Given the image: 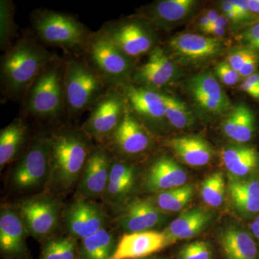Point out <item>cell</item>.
<instances>
[{
	"instance_id": "obj_3",
	"label": "cell",
	"mask_w": 259,
	"mask_h": 259,
	"mask_svg": "<svg viewBox=\"0 0 259 259\" xmlns=\"http://www.w3.org/2000/svg\"><path fill=\"white\" fill-rule=\"evenodd\" d=\"M65 63L56 56L42 70L21 100L23 117L55 121L66 112Z\"/></svg>"
},
{
	"instance_id": "obj_21",
	"label": "cell",
	"mask_w": 259,
	"mask_h": 259,
	"mask_svg": "<svg viewBox=\"0 0 259 259\" xmlns=\"http://www.w3.org/2000/svg\"><path fill=\"white\" fill-rule=\"evenodd\" d=\"M188 176L175 160L163 156L158 158L146 174L145 187L151 192H164L186 185Z\"/></svg>"
},
{
	"instance_id": "obj_19",
	"label": "cell",
	"mask_w": 259,
	"mask_h": 259,
	"mask_svg": "<svg viewBox=\"0 0 259 259\" xmlns=\"http://www.w3.org/2000/svg\"><path fill=\"white\" fill-rule=\"evenodd\" d=\"M198 5L196 0H161L146 5L138 15L146 19L156 29L165 30L188 20Z\"/></svg>"
},
{
	"instance_id": "obj_45",
	"label": "cell",
	"mask_w": 259,
	"mask_h": 259,
	"mask_svg": "<svg viewBox=\"0 0 259 259\" xmlns=\"http://www.w3.org/2000/svg\"><path fill=\"white\" fill-rule=\"evenodd\" d=\"M250 11L259 18V0H246Z\"/></svg>"
},
{
	"instance_id": "obj_10",
	"label": "cell",
	"mask_w": 259,
	"mask_h": 259,
	"mask_svg": "<svg viewBox=\"0 0 259 259\" xmlns=\"http://www.w3.org/2000/svg\"><path fill=\"white\" fill-rule=\"evenodd\" d=\"M168 55L177 64L196 67L217 59L228 49V42L201 34L184 32L174 35L168 42Z\"/></svg>"
},
{
	"instance_id": "obj_29",
	"label": "cell",
	"mask_w": 259,
	"mask_h": 259,
	"mask_svg": "<svg viewBox=\"0 0 259 259\" xmlns=\"http://www.w3.org/2000/svg\"><path fill=\"white\" fill-rule=\"evenodd\" d=\"M28 129L22 117L15 119L0 133V166L1 169L14 161L27 141Z\"/></svg>"
},
{
	"instance_id": "obj_7",
	"label": "cell",
	"mask_w": 259,
	"mask_h": 259,
	"mask_svg": "<svg viewBox=\"0 0 259 259\" xmlns=\"http://www.w3.org/2000/svg\"><path fill=\"white\" fill-rule=\"evenodd\" d=\"M156 28L148 20L136 16L104 24L100 32L133 61L149 54L157 47Z\"/></svg>"
},
{
	"instance_id": "obj_11",
	"label": "cell",
	"mask_w": 259,
	"mask_h": 259,
	"mask_svg": "<svg viewBox=\"0 0 259 259\" xmlns=\"http://www.w3.org/2000/svg\"><path fill=\"white\" fill-rule=\"evenodd\" d=\"M128 106L119 89H110L90 109L88 120L81 128L90 139L107 141L120 124Z\"/></svg>"
},
{
	"instance_id": "obj_36",
	"label": "cell",
	"mask_w": 259,
	"mask_h": 259,
	"mask_svg": "<svg viewBox=\"0 0 259 259\" xmlns=\"http://www.w3.org/2000/svg\"><path fill=\"white\" fill-rule=\"evenodd\" d=\"M210 245L205 241H195L185 245L179 253V259H212Z\"/></svg>"
},
{
	"instance_id": "obj_12",
	"label": "cell",
	"mask_w": 259,
	"mask_h": 259,
	"mask_svg": "<svg viewBox=\"0 0 259 259\" xmlns=\"http://www.w3.org/2000/svg\"><path fill=\"white\" fill-rule=\"evenodd\" d=\"M180 74L178 66L163 48L157 46L149 54L148 60L136 67L131 83L162 93L176 81Z\"/></svg>"
},
{
	"instance_id": "obj_5",
	"label": "cell",
	"mask_w": 259,
	"mask_h": 259,
	"mask_svg": "<svg viewBox=\"0 0 259 259\" xmlns=\"http://www.w3.org/2000/svg\"><path fill=\"white\" fill-rule=\"evenodd\" d=\"M64 60L66 112L75 118L90 110L110 89L79 56L66 54Z\"/></svg>"
},
{
	"instance_id": "obj_44",
	"label": "cell",
	"mask_w": 259,
	"mask_h": 259,
	"mask_svg": "<svg viewBox=\"0 0 259 259\" xmlns=\"http://www.w3.org/2000/svg\"><path fill=\"white\" fill-rule=\"evenodd\" d=\"M210 22H209L208 18L206 16L205 14L202 15V16L198 20V23H197V27H198L199 30L203 33L210 26Z\"/></svg>"
},
{
	"instance_id": "obj_27",
	"label": "cell",
	"mask_w": 259,
	"mask_h": 259,
	"mask_svg": "<svg viewBox=\"0 0 259 259\" xmlns=\"http://www.w3.org/2000/svg\"><path fill=\"white\" fill-rule=\"evenodd\" d=\"M228 192L233 206L244 216L259 212V180L231 177L228 182Z\"/></svg>"
},
{
	"instance_id": "obj_17",
	"label": "cell",
	"mask_w": 259,
	"mask_h": 259,
	"mask_svg": "<svg viewBox=\"0 0 259 259\" xmlns=\"http://www.w3.org/2000/svg\"><path fill=\"white\" fill-rule=\"evenodd\" d=\"M112 160L111 153L107 148H93L78 187L81 199L97 198L103 195L108 183Z\"/></svg>"
},
{
	"instance_id": "obj_34",
	"label": "cell",
	"mask_w": 259,
	"mask_h": 259,
	"mask_svg": "<svg viewBox=\"0 0 259 259\" xmlns=\"http://www.w3.org/2000/svg\"><path fill=\"white\" fill-rule=\"evenodd\" d=\"M15 11V5L13 1H0V49L5 52L14 44V39L18 35Z\"/></svg>"
},
{
	"instance_id": "obj_13",
	"label": "cell",
	"mask_w": 259,
	"mask_h": 259,
	"mask_svg": "<svg viewBox=\"0 0 259 259\" xmlns=\"http://www.w3.org/2000/svg\"><path fill=\"white\" fill-rule=\"evenodd\" d=\"M107 150L124 157L139 156L151 147L147 127L129 108L113 134L107 140ZM106 141V142H107Z\"/></svg>"
},
{
	"instance_id": "obj_41",
	"label": "cell",
	"mask_w": 259,
	"mask_h": 259,
	"mask_svg": "<svg viewBox=\"0 0 259 259\" xmlns=\"http://www.w3.org/2000/svg\"><path fill=\"white\" fill-rule=\"evenodd\" d=\"M58 247L63 259H77L78 247L71 237L57 239Z\"/></svg>"
},
{
	"instance_id": "obj_24",
	"label": "cell",
	"mask_w": 259,
	"mask_h": 259,
	"mask_svg": "<svg viewBox=\"0 0 259 259\" xmlns=\"http://www.w3.org/2000/svg\"><path fill=\"white\" fill-rule=\"evenodd\" d=\"M221 159L233 178H245L259 168V152L249 145H228L221 152Z\"/></svg>"
},
{
	"instance_id": "obj_40",
	"label": "cell",
	"mask_w": 259,
	"mask_h": 259,
	"mask_svg": "<svg viewBox=\"0 0 259 259\" xmlns=\"http://www.w3.org/2000/svg\"><path fill=\"white\" fill-rule=\"evenodd\" d=\"M220 8L222 10V13L228 19V21L231 24V28L233 29L234 31L237 30H241L243 29V25L238 17V13L236 8H235L234 5H233L232 0L228 1V0H223V1L220 2L219 3Z\"/></svg>"
},
{
	"instance_id": "obj_6",
	"label": "cell",
	"mask_w": 259,
	"mask_h": 259,
	"mask_svg": "<svg viewBox=\"0 0 259 259\" xmlns=\"http://www.w3.org/2000/svg\"><path fill=\"white\" fill-rule=\"evenodd\" d=\"M81 55L109 89H119L131 83L135 61L100 30L92 32Z\"/></svg>"
},
{
	"instance_id": "obj_23",
	"label": "cell",
	"mask_w": 259,
	"mask_h": 259,
	"mask_svg": "<svg viewBox=\"0 0 259 259\" xmlns=\"http://www.w3.org/2000/svg\"><path fill=\"white\" fill-rule=\"evenodd\" d=\"M221 129L227 139L235 144H248L256 133L254 112L244 103L237 104L223 117Z\"/></svg>"
},
{
	"instance_id": "obj_33",
	"label": "cell",
	"mask_w": 259,
	"mask_h": 259,
	"mask_svg": "<svg viewBox=\"0 0 259 259\" xmlns=\"http://www.w3.org/2000/svg\"><path fill=\"white\" fill-rule=\"evenodd\" d=\"M194 194V186L185 185L160 192L155 199L154 204L163 212H178L190 202Z\"/></svg>"
},
{
	"instance_id": "obj_4",
	"label": "cell",
	"mask_w": 259,
	"mask_h": 259,
	"mask_svg": "<svg viewBox=\"0 0 259 259\" xmlns=\"http://www.w3.org/2000/svg\"><path fill=\"white\" fill-rule=\"evenodd\" d=\"M32 32L46 47L59 48L65 54L81 55L92 32L69 13L37 9L31 14Z\"/></svg>"
},
{
	"instance_id": "obj_22",
	"label": "cell",
	"mask_w": 259,
	"mask_h": 259,
	"mask_svg": "<svg viewBox=\"0 0 259 259\" xmlns=\"http://www.w3.org/2000/svg\"><path fill=\"white\" fill-rule=\"evenodd\" d=\"M166 214L149 200L138 199L130 203L119 218V225L128 233L149 231L164 221Z\"/></svg>"
},
{
	"instance_id": "obj_46",
	"label": "cell",
	"mask_w": 259,
	"mask_h": 259,
	"mask_svg": "<svg viewBox=\"0 0 259 259\" xmlns=\"http://www.w3.org/2000/svg\"><path fill=\"white\" fill-rule=\"evenodd\" d=\"M204 14L208 18L211 24L214 23V22L216 21V20H217L218 17H219V15H221L218 11H216V10L212 9L207 10Z\"/></svg>"
},
{
	"instance_id": "obj_9",
	"label": "cell",
	"mask_w": 259,
	"mask_h": 259,
	"mask_svg": "<svg viewBox=\"0 0 259 259\" xmlns=\"http://www.w3.org/2000/svg\"><path fill=\"white\" fill-rule=\"evenodd\" d=\"M51 134L35 136L12 172L16 188L28 190L40 187L50 176Z\"/></svg>"
},
{
	"instance_id": "obj_43",
	"label": "cell",
	"mask_w": 259,
	"mask_h": 259,
	"mask_svg": "<svg viewBox=\"0 0 259 259\" xmlns=\"http://www.w3.org/2000/svg\"><path fill=\"white\" fill-rule=\"evenodd\" d=\"M40 259H63L58 247L57 239L49 240L44 243Z\"/></svg>"
},
{
	"instance_id": "obj_26",
	"label": "cell",
	"mask_w": 259,
	"mask_h": 259,
	"mask_svg": "<svg viewBox=\"0 0 259 259\" xmlns=\"http://www.w3.org/2000/svg\"><path fill=\"white\" fill-rule=\"evenodd\" d=\"M212 218V213L203 208H194L182 213L163 232L167 243L170 245L179 240L193 238L208 226Z\"/></svg>"
},
{
	"instance_id": "obj_2",
	"label": "cell",
	"mask_w": 259,
	"mask_h": 259,
	"mask_svg": "<svg viewBox=\"0 0 259 259\" xmlns=\"http://www.w3.org/2000/svg\"><path fill=\"white\" fill-rule=\"evenodd\" d=\"M90 138L81 127H64L51 134V188L69 190L82 175L93 147Z\"/></svg>"
},
{
	"instance_id": "obj_1",
	"label": "cell",
	"mask_w": 259,
	"mask_h": 259,
	"mask_svg": "<svg viewBox=\"0 0 259 259\" xmlns=\"http://www.w3.org/2000/svg\"><path fill=\"white\" fill-rule=\"evenodd\" d=\"M32 31L23 32L1 57L2 95L20 100L42 70L56 57Z\"/></svg>"
},
{
	"instance_id": "obj_42",
	"label": "cell",
	"mask_w": 259,
	"mask_h": 259,
	"mask_svg": "<svg viewBox=\"0 0 259 259\" xmlns=\"http://www.w3.org/2000/svg\"><path fill=\"white\" fill-rule=\"evenodd\" d=\"M240 90L259 102V71L241 81Z\"/></svg>"
},
{
	"instance_id": "obj_39",
	"label": "cell",
	"mask_w": 259,
	"mask_h": 259,
	"mask_svg": "<svg viewBox=\"0 0 259 259\" xmlns=\"http://www.w3.org/2000/svg\"><path fill=\"white\" fill-rule=\"evenodd\" d=\"M214 72L218 81L226 86H234L243 81L238 72L231 68L226 61L218 63L214 67Z\"/></svg>"
},
{
	"instance_id": "obj_37",
	"label": "cell",
	"mask_w": 259,
	"mask_h": 259,
	"mask_svg": "<svg viewBox=\"0 0 259 259\" xmlns=\"http://www.w3.org/2000/svg\"><path fill=\"white\" fill-rule=\"evenodd\" d=\"M257 51L249 48L240 46L232 49L228 53L224 61L237 72H239L243 65Z\"/></svg>"
},
{
	"instance_id": "obj_14",
	"label": "cell",
	"mask_w": 259,
	"mask_h": 259,
	"mask_svg": "<svg viewBox=\"0 0 259 259\" xmlns=\"http://www.w3.org/2000/svg\"><path fill=\"white\" fill-rule=\"evenodd\" d=\"M18 212L29 234L37 240L48 238L59 223V204L49 196H36L25 199L18 206Z\"/></svg>"
},
{
	"instance_id": "obj_30",
	"label": "cell",
	"mask_w": 259,
	"mask_h": 259,
	"mask_svg": "<svg viewBox=\"0 0 259 259\" xmlns=\"http://www.w3.org/2000/svg\"><path fill=\"white\" fill-rule=\"evenodd\" d=\"M135 168L120 160H112L110 176L105 195L107 202L112 205L122 200L134 186Z\"/></svg>"
},
{
	"instance_id": "obj_35",
	"label": "cell",
	"mask_w": 259,
	"mask_h": 259,
	"mask_svg": "<svg viewBox=\"0 0 259 259\" xmlns=\"http://www.w3.org/2000/svg\"><path fill=\"white\" fill-rule=\"evenodd\" d=\"M201 195L204 202L210 207L222 205L226 197V182L222 172H214L204 180Z\"/></svg>"
},
{
	"instance_id": "obj_16",
	"label": "cell",
	"mask_w": 259,
	"mask_h": 259,
	"mask_svg": "<svg viewBox=\"0 0 259 259\" xmlns=\"http://www.w3.org/2000/svg\"><path fill=\"white\" fill-rule=\"evenodd\" d=\"M64 220L70 236L81 240L105 228L107 216L98 204L80 199L65 211Z\"/></svg>"
},
{
	"instance_id": "obj_48",
	"label": "cell",
	"mask_w": 259,
	"mask_h": 259,
	"mask_svg": "<svg viewBox=\"0 0 259 259\" xmlns=\"http://www.w3.org/2000/svg\"><path fill=\"white\" fill-rule=\"evenodd\" d=\"M255 221H256V222L258 223L259 224V214L258 216H257V218H255Z\"/></svg>"
},
{
	"instance_id": "obj_28",
	"label": "cell",
	"mask_w": 259,
	"mask_h": 259,
	"mask_svg": "<svg viewBox=\"0 0 259 259\" xmlns=\"http://www.w3.org/2000/svg\"><path fill=\"white\" fill-rule=\"evenodd\" d=\"M220 243L227 259H257L258 248L248 232L229 227L220 236Z\"/></svg>"
},
{
	"instance_id": "obj_8",
	"label": "cell",
	"mask_w": 259,
	"mask_h": 259,
	"mask_svg": "<svg viewBox=\"0 0 259 259\" xmlns=\"http://www.w3.org/2000/svg\"><path fill=\"white\" fill-rule=\"evenodd\" d=\"M183 89L196 115L204 120L223 117L233 106L215 75L210 71L191 76L184 82Z\"/></svg>"
},
{
	"instance_id": "obj_15",
	"label": "cell",
	"mask_w": 259,
	"mask_h": 259,
	"mask_svg": "<svg viewBox=\"0 0 259 259\" xmlns=\"http://www.w3.org/2000/svg\"><path fill=\"white\" fill-rule=\"evenodd\" d=\"M129 110L146 127L158 128L166 123V107L160 92L129 83L120 88Z\"/></svg>"
},
{
	"instance_id": "obj_20",
	"label": "cell",
	"mask_w": 259,
	"mask_h": 259,
	"mask_svg": "<svg viewBox=\"0 0 259 259\" xmlns=\"http://www.w3.org/2000/svg\"><path fill=\"white\" fill-rule=\"evenodd\" d=\"M163 233L147 231L123 235L117 243L110 259H142L147 258L167 246Z\"/></svg>"
},
{
	"instance_id": "obj_18",
	"label": "cell",
	"mask_w": 259,
	"mask_h": 259,
	"mask_svg": "<svg viewBox=\"0 0 259 259\" xmlns=\"http://www.w3.org/2000/svg\"><path fill=\"white\" fill-rule=\"evenodd\" d=\"M26 227L20 214L5 207L0 213V252L4 259H30Z\"/></svg>"
},
{
	"instance_id": "obj_38",
	"label": "cell",
	"mask_w": 259,
	"mask_h": 259,
	"mask_svg": "<svg viewBox=\"0 0 259 259\" xmlns=\"http://www.w3.org/2000/svg\"><path fill=\"white\" fill-rule=\"evenodd\" d=\"M241 46L259 53V21L242 29L236 35Z\"/></svg>"
},
{
	"instance_id": "obj_49",
	"label": "cell",
	"mask_w": 259,
	"mask_h": 259,
	"mask_svg": "<svg viewBox=\"0 0 259 259\" xmlns=\"http://www.w3.org/2000/svg\"><path fill=\"white\" fill-rule=\"evenodd\" d=\"M142 259H156V258H142Z\"/></svg>"
},
{
	"instance_id": "obj_47",
	"label": "cell",
	"mask_w": 259,
	"mask_h": 259,
	"mask_svg": "<svg viewBox=\"0 0 259 259\" xmlns=\"http://www.w3.org/2000/svg\"><path fill=\"white\" fill-rule=\"evenodd\" d=\"M250 229L253 237L259 243V224L256 221H253L250 224Z\"/></svg>"
},
{
	"instance_id": "obj_31",
	"label": "cell",
	"mask_w": 259,
	"mask_h": 259,
	"mask_svg": "<svg viewBox=\"0 0 259 259\" xmlns=\"http://www.w3.org/2000/svg\"><path fill=\"white\" fill-rule=\"evenodd\" d=\"M116 245L113 233L103 228L81 240L77 259H110Z\"/></svg>"
},
{
	"instance_id": "obj_32",
	"label": "cell",
	"mask_w": 259,
	"mask_h": 259,
	"mask_svg": "<svg viewBox=\"0 0 259 259\" xmlns=\"http://www.w3.org/2000/svg\"><path fill=\"white\" fill-rule=\"evenodd\" d=\"M166 107V119L169 125L177 129L190 128L195 124L196 114L178 97L162 92Z\"/></svg>"
},
{
	"instance_id": "obj_25",
	"label": "cell",
	"mask_w": 259,
	"mask_h": 259,
	"mask_svg": "<svg viewBox=\"0 0 259 259\" xmlns=\"http://www.w3.org/2000/svg\"><path fill=\"white\" fill-rule=\"evenodd\" d=\"M175 156L188 166H204L213 157V150L203 138L195 136H182L167 141Z\"/></svg>"
}]
</instances>
